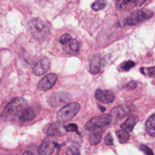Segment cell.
Wrapping results in <instances>:
<instances>
[{"label":"cell","mask_w":155,"mask_h":155,"mask_svg":"<svg viewBox=\"0 0 155 155\" xmlns=\"http://www.w3.org/2000/svg\"><path fill=\"white\" fill-rule=\"evenodd\" d=\"M28 29L32 36L39 41L45 40L50 34L48 23L39 18H33L29 21Z\"/></svg>","instance_id":"6da1fadb"},{"label":"cell","mask_w":155,"mask_h":155,"mask_svg":"<svg viewBox=\"0 0 155 155\" xmlns=\"http://www.w3.org/2000/svg\"><path fill=\"white\" fill-rule=\"evenodd\" d=\"M80 105L77 102L70 103L62 107L58 112L56 119L59 123H65L71 120L79 112Z\"/></svg>","instance_id":"7a4b0ae2"},{"label":"cell","mask_w":155,"mask_h":155,"mask_svg":"<svg viewBox=\"0 0 155 155\" xmlns=\"http://www.w3.org/2000/svg\"><path fill=\"white\" fill-rule=\"evenodd\" d=\"M27 107L26 101L22 98L16 97L13 99L6 105L4 113L10 116H19L24 109Z\"/></svg>","instance_id":"3957f363"},{"label":"cell","mask_w":155,"mask_h":155,"mask_svg":"<svg viewBox=\"0 0 155 155\" xmlns=\"http://www.w3.org/2000/svg\"><path fill=\"white\" fill-rule=\"evenodd\" d=\"M153 15L152 11L142 8L131 14L124 21V25L127 26H133L140 22H144L151 18Z\"/></svg>","instance_id":"277c9868"},{"label":"cell","mask_w":155,"mask_h":155,"mask_svg":"<svg viewBox=\"0 0 155 155\" xmlns=\"http://www.w3.org/2000/svg\"><path fill=\"white\" fill-rule=\"evenodd\" d=\"M112 120V116L109 114L94 116L91 117L85 125V129L87 130H93L105 127L110 124Z\"/></svg>","instance_id":"5b68a950"},{"label":"cell","mask_w":155,"mask_h":155,"mask_svg":"<svg viewBox=\"0 0 155 155\" xmlns=\"http://www.w3.org/2000/svg\"><path fill=\"white\" fill-rule=\"evenodd\" d=\"M60 145L58 143L53 136H47L38 148V153L39 155H51L53 153L56 148Z\"/></svg>","instance_id":"8992f818"},{"label":"cell","mask_w":155,"mask_h":155,"mask_svg":"<svg viewBox=\"0 0 155 155\" xmlns=\"http://www.w3.org/2000/svg\"><path fill=\"white\" fill-rule=\"evenodd\" d=\"M152 0H115L116 6L120 10H128L144 6Z\"/></svg>","instance_id":"52a82bcc"},{"label":"cell","mask_w":155,"mask_h":155,"mask_svg":"<svg viewBox=\"0 0 155 155\" xmlns=\"http://www.w3.org/2000/svg\"><path fill=\"white\" fill-rule=\"evenodd\" d=\"M71 100L70 94L65 92H57L52 94L49 99L48 102L53 107H58L62 105Z\"/></svg>","instance_id":"ba28073f"},{"label":"cell","mask_w":155,"mask_h":155,"mask_svg":"<svg viewBox=\"0 0 155 155\" xmlns=\"http://www.w3.org/2000/svg\"><path fill=\"white\" fill-rule=\"evenodd\" d=\"M57 79V74L54 73L47 74L39 82L38 84V89L42 91L48 90L54 85Z\"/></svg>","instance_id":"9c48e42d"},{"label":"cell","mask_w":155,"mask_h":155,"mask_svg":"<svg viewBox=\"0 0 155 155\" xmlns=\"http://www.w3.org/2000/svg\"><path fill=\"white\" fill-rule=\"evenodd\" d=\"M50 61L47 58H43L38 61L33 68V72L35 75L41 76L45 73L50 68Z\"/></svg>","instance_id":"30bf717a"},{"label":"cell","mask_w":155,"mask_h":155,"mask_svg":"<svg viewBox=\"0 0 155 155\" xmlns=\"http://www.w3.org/2000/svg\"><path fill=\"white\" fill-rule=\"evenodd\" d=\"M45 133L49 136H62L65 133V130L58 123H52L47 125L44 129Z\"/></svg>","instance_id":"8fae6325"},{"label":"cell","mask_w":155,"mask_h":155,"mask_svg":"<svg viewBox=\"0 0 155 155\" xmlns=\"http://www.w3.org/2000/svg\"><path fill=\"white\" fill-rule=\"evenodd\" d=\"M95 97L100 102L104 104H109L115 99L114 96L107 90L97 89L95 91Z\"/></svg>","instance_id":"7c38bea8"},{"label":"cell","mask_w":155,"mask_h":155,"mask_svg":"<svg viewBox=\"0 0 155 155\" xmlns=\"http://www.w3.org/2000/svg\"><path fill=\"white\" fill-rule=\"evenodd\" d=\"M80 48V45L78 41L74 39H71L68 42L62 45L63 50L70 54H76Z\"/></svg>","instance_id":"4fadbf2b"},{"label":"cell","mask_w":155,"mask_h":155,"mask_svg":"<svg viewBox=\"0 0 155 155\" xmlns=\"http://www.w3.org/2000/svg\"><path fill=\"white\" fill-rule=\"evenodd\" d=\"M130 112V108L127 105H120L113 108L111 111V116L120 119Z\"/></svg>","instance_id":"5bb4252c"},{"label":"cell","mask_w":155,"mask_h":155,"mask_svg":"<svg viewBox=\"0 0 155 155\" xmlns=\"http://www.w3.org/2000/svg\"><path fill=\"white\" fill-rule=\"evenodd\" d=\"M102 66V59L99 55H94L90 61V71L92 74H97L100 72Z\"/></svg>","instance_id":"9a60e30c"},{"label":"cell","mask_w":155,"mask_h":155,"mask_svg":"<svg viewBox=\"0 0 155 155\" xmlns=\"http://www.w3.org/2000/svg\"><path fill=\"white\" fill-rule=\"evenodd\" d=\"M138 121L139 119L136 115H131L128 117L125 122L120 124V127L127 132H131L134 125Z\"/></svg>","instance_id":"2e32d148"},{"label":"cell","mask_w":155,"mask_h":155,"mask_svg":"<svg viewBox=\"0 0 155 155\" xmlns=\"http://www.w3.org/2000/svg\"><path fill=\"white\" fill-rule=\"evenodd\" d=\"M36 116V112L33 108L30 107H27L22 111L19 117L21 121H30Z\"/></svg>","instance_id":"e0dca14e"},{"label":"cell","mask_w":155,"mask_h":155,"mask_svg":"<svg viewBox=\"0 0 155 155\" xmlns=\"http://www.w3.org/2000/svg\"><path fill=\"white\" fill-rule=\"evenodd\" d=\"M145 128L150 135L155 136V113L151 115L147 120Z\"/></svg>","instance_id":"ac0fdd59"},{"label":"cell","mask_w":155,"mask_h":155,"mask_svg":"<svg viewBox=\"0 0 155 155\" xmlns=\"http://www.w3.org/2000/svg\"><path fill=\"white\" fill-rule=\"evenodd\" d=\"M102 133L101 131H94L91 133L90 135V142L91 145L98 144L102 138Z\"/></svg>","instance_id":"d6986e66"},{"label":"cell","mask_w":155,"mask_h":155,"mask_svg":"<svg viewBox=\"0 0 155 155\" xmlns=\"http://www.w3.org/2000/svg\"><path fill=\"white\" fill-rule=\"evenodd\" d=\"M116 134L119 139V142L120 143H124L127 142V140L130 138V136L126 131L122 130H118L116 132Z\"/></svg>","instance_id":"ffe728a7"},{"label":"cell","mask_w":155,"mask_h":155,"mask_svg":"<svg viewBox=\"0 0 155 155\" xmlns=\"http://www.w3.org/2000/svg\"><path fill=\"white\" fill-rule=\"evenodd\" d=\"M67 155H80V146L76 143H72L67 150Z\"/></svg>","instance_id":"44dd1931"},{"label":"cell","mask_w":155,"mask_h":155,"mask_svg":"<svg viewBox=\"0 0 155 155\" xmlns=\"http://www.w3.org/2000/svg\"><path fill=\"white\" fill-rule=\"evenodd\" d=\"M140 72L149 77H155V67H142L140 68Z\"/></svg>","instance_id":"7402d4cb"},{"label":"cell","mask_w":155,"mask_h":155,"mask_svg":"<svg viewBox=\"0 0 155 155\" xmlns=\"http://www.w3.org/2000/svg\"><path fill=\"white\" fill-rule=\"evenodd\" d=\"M106 2L104 0H97L94 2L91 5V8L94 10H99L105 7Z\"/></svg>","instance_id":"603a6c76"},{"label":"cell","mask_w":155,"mask_h":155,"mask_svg":"<svg viewBox=\"0 0 155 155\" xmlns=\"http://www.w3.org/2000/svg\"><path fill=\"white\" fill-rule=\"evenodd\" d=\"M135 65L134 62L132 61H127L126 62H124L122 64V65L121 66L122 69L124 71H128L131 68H132L133 67H134Z\"/></svg>","instance_id":"cb8c5ba5"},{"label":"cell","mask_w":155,"mask_h":155,"mask_svg":"<svg viewBox=\"0 0 155 155\" xmlns=\"http://www.w3.org/2000/svg\"><path fill=\"white\" fill-rule=\"evenodd\" d=\"M64 129L67 131H71V132H77L78 134L79 133L78 132V126L75 124H70L65 127H64Z\"/></svg>","instance_id":"d4e9b609"},{"label":"cell","mask_w":155,"mask_h":155,"mask_svg":"<svg viewBox=\"0 0 155 155\" xmlns=\"http://www.w3.org/2000/svg\"><path fill=\"white\" fill-rule=\"evenodd\" d=\"M140 149L142 150L146 155H154L152 150L145 145H141L140 146Z\"/></svg>","instance_id":"484cf974"},{"label":"cell","mask_w":155,"mask_h":155,"mask_svg":"<svg viewBox=\"0 0 155 155\" xmlns=\"http://www.w3.org/2000/svg\"><path fill=\"white\" fill-rule=\"evenodd\" d=\"M71 39V37L70 35H69L68 33H65L61 36L60 42L62 44V45H64V44H66L67 42H68Z\"/></svg>","instance_id":"4316f807"},{"label":"cell","mask_w":155,"mask_h":155,"mask_svg":"<svg viewBox=\"0 0 155 155\" xmlns=\"http://www.w3.org/2000/svg\"><path fill=\"white\" fill-rule=\"evenodd\" d=\"M104 143L107 145H113V139L112 137V135L109 133L106 135V136L104 138Z\"/></svg>","instance_id":"83f0119b"},{"label":"cell","mask_w":155,"mask_h":155,"mask_svg":"<svg viewBox=\"0 0 155 155\" xmlns=\"http://www.w3.org/2000/svg\"><path fill=\"white\" fill-rule=\"evenodd\" d=\"M137 87V84L136 82L135 81H130L128 84H127L126 88L128 90H133L134 89H135Z\"/></svg>","instance_id":"f1b7e54d"},{"label":"cell","mask_w":155,"mask_h":155,"mask_svg":"<svg viewBox=\"0 0 155 155\" xmlns=\"http://www.w3.org/2000/svg\"><path fill=\"white\" fill-rule=\"evenodd\" d=\"M22 155H35V154L30 151H25L23 153Z\"/></svg>","instance_id":"f546056e"},{"label":"cell","mask_w":155,"mask_h":155,"mask_svg":"<svg viewBox=\"0 0 155 155\" xmlns=\"http://www.w3.org/2000/svg\"><path fill=\"white\" fill-rule=\"evenodd\" d=\"M99 107L101 108V111H102V112H104V111L105 110V108H102L101 106H99Z\"/></svg>","instance_id":"4dcf8cb0"}]
</instances>
